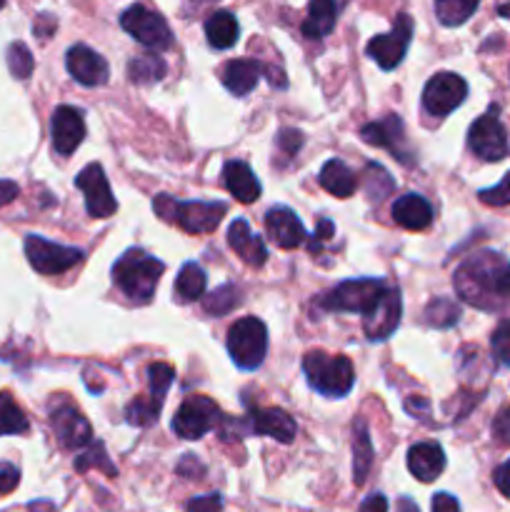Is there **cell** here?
Here are the masks:
<instances>
[{
	"label": "cell",
	"mask_w": 510,
	"mask_h": 512,
	"mask_svg": "<svg viewBox=\"0 0 510 512\" xmlns=\"http://www.w3.org/2000/svg\"><path fill=\"white\" fill-rule=\"evenodd\" d=\"M50 425H53L55 438L60 440V445L68 450L85 448V445L93 440V430H90V423L70 405H63V408L55 410L50 415Z\"/></svg>",
	"instance_id": "d6986e66"
},
{
	"label": "cell",
	"mask_w": 510,
	"mask_h": 512,
	"mask_svg": "<svg viewBox=\"0 0 510 512\" xmlns=\"http://www.w3.org/2000/svg\"><path fill=\"white\" fill-rule=\"evenodd\" d=\"M303 373L310 388L325 398H345L355 383L353 363L343 355H328L323 350L305 353Z\"/></svg>",
	"instance_id": "3957f363"
},
{
	"label": "cell",
	"mask_w": 510,
	"mask_h": 512,
	"mask_svg": "<svg viewBox=\"0 0 510 512\" xmlns=\"http://www.w3.org/2000/svg\"><path fill=\"white\" fill-rule=\"evenodd\" d=\"M493 480H495V488H498L505 498H510V460H505V463L495 470Z\"/></svg>",
	"instance_id": "681fc988"
},
{
	"label": "cell",
	"mask_w": 510,
	"mask_h": 512,
	"mask_svg": "<svg viewBox=\"0 0 510 512\" xmlns=\"http://www.w3.org/2000/svg\"><path fill=\"white\" fill-rule=\"evenodd\" d=\"M93 465H95V468H103L105 473L110 475V478H113V475H118V470H115L113 465H110V460L105 458V450H103V445H100V443H95L93 448L88 450V453L80 455V458L75 460V468H78L80 473H85V470L93 468Z\"/></svg>",
	"instance_id": "60d3db41"
},
{
	"label": "cell",
	"mask_w": 510,
	"mask_h": 512,
	"mask_svg": "<svg viewBox=\"0 0 510 512\" xmlns=\"http://www.w3.org/2000/svg\"><path fill=\"white\" fill-rule=\"evenodd\" d=\"M393 188L395 180L390 178L388 170L378 163H368V168H365V193H368V198L378 203L385 195L393 193Z\"/></svg>",
	"instance_id": "d590c367"
},
{
	"label": "cell",
	"mask_w": 510,
	"mask_h": 512,
	"mask_svg": "<svg viewBox=\"0 0 510 512\" xmlns=\"http://www.w3.org/2000/svg\"><path fill=\"white\" fill-rule=\"evenodd\" d=\"M228 243L250 268H263L265 260H268V248H265L263 240L250 230V225L245 220H235L228 230Z\"/></svg>",
	"instance_id": "603a6c76"
},
{
	"label": "cell",
	"mask_w": 510,
	"mask_h": 512,
	"mask_svg": "<svg viewBox=\"0 0 510 512\" xmlns=\"http://www.w3.org/2000/svg\"><path fill=\"white\" fill-rule=\"evenodd\" d=\"M360 138L368 145H375V148H388L400 163H410L408 150H405V128L398 115H388V118L378 120V123L363 125Z\"/></svg>",
	"instance_id": "ac0fdd59"
},
{
	"label": "cell",
	"mask_w": 510,
	"mask_h": 512,
	"mask_svg": "<svg viewBox=\"0 0 510 512\" xmlns=\"http://www.w3.org/2000/svg\"><path fill=\"white\" fill-rule=\"evenodd\" d=\"M260 75H263V63H258V60H230V63H225L220 80L230 93L243 98L258 85Z\"/></svg>",
	"instance_id": "d4e9b609"
},
{
	"label": "cell",
	"mask_w": 510,
	"mask_h": 512,
	"mask_svg": "<svg viewBox=\"0 0 510 512\" xmlns=\"http://www.w3.org/2000/svg\"><path fill=\"white\" fill-rule=\"evenodd\" d=\"M335 235V225L330 223V220H320L318 223V230H315V238L310 240V255L320 253V243H325V240H330Z\"/></svg>",
	"instance_id": "7dc6e473"
},
{
	"label": "cell",
	"mask_w": 510,
	"mask_h": 512,
	"mask_svg": "<svg viewBox=\"0 0 510 512\" xmlns=\"http://www.w3.org/2000/svg\"><path fill=\"white\" fill-rule=\"evenodd\" d=\"M300 145H303V133H300V130H293V128L280 130V135H278L280 153L288 155V158H293V155L300 150Z\"/></svg>",
	"instance_id": "7bdbcfd3"
},
{
	"label": "cell",
	"mask_w": 510,
	"mask_h": 512,
	"mask_svg": "<svg viewBox=\"0 0 510 512\" xmlns=\"http://www.w3.org/2000/svg\"><path fill=\"white\" fill-rule=\"evenodd\" d=\"M490 348H493L495 363L503 365V368H510V318L503 320V323L493 330Z\"/></svg>",
	"instance_id": "ab89813d"
},
{
	"label": "cell",
	"mask_w": 510,
	"mask_h": 512,
	"mask_svg": "<svg viewBox=\"0 0 510 512\" xmlns=\"http://www.w3.org/2000/svg\"><path fill=\"white\" fill-rule=\"evenodd\" d=\"M165 273V265L158 258L148 255L145 250L135 248L120 255L118 263L113 265V280L120 293L135 305H145L153 300L155 288H158L160 275Z\"/></svg>",
	"instance_id": "7a4b0ae2"
},
{
	"label": "cell",
	"mask_w": 510,
	"mask_h": 512,
	"mask_svg": "<svg viewBox=\"0 0 510 512\" xmlns=\"http://www.w3.org/2000/svg\"><path fill=\"white\" fill-rule=\"evenodd\" d=\"M468 95V83L458 73H438L425 83L423 108L433 118H445L458 105H463Z\"/></svg>",
	"instance_id": "8fae6325"
},
{
	"label": "cell",
	"mask_w": 510,
	"mask_h": 512,
	"mask_svg": "<svg viewBox=\"0 0 510 512\" xmlns=\"http://www.w3.org/2000/svg\"><path fill=\"white\" fill-rule=\"evenodd\" d=\"M218 405L213 403L205 395H190L183 405L178 408L173 418V430L175 435H180L183 440H198L203 438L208 430L215 428L218 423Z\"/></svg>",
	"instance_id": "7c38bea8"
},
{
	"label": "cell",
	"mask_w": 510,
	"mask_h": 512,
	"mask_svg": "<svg viewBox=\"0 0 510 512\" xmlns=\"http://www.w3.org/2000/svg\"><path fill=\"white\" fill-rule=\"evenodd\" d=\"M20 470L15 465H0V495H8L18 488Z\"/></svg>",
	"instance_id": "bcb514c9"
},
{
	"label": "cell",
	"mask_w": 510,
	"mask_h": 512,
	"mask_svg": "<svg viewBox=\"0 0 510 512\" xmlns=\"http://www.w3.org/2000/svg\"><path fill=\"white\" fill-rule=\"evenodd\" d=\"M165 73H168V65H165V60L155 53L138 55V58H133L128 63V78L130 83L135 85L158 83V80L165 78Z\"/></svg>",
	"instance_id": "4dcf8cb0"
},
{
	"label": "cell",
	"mask_w": 510,
	"mask_h": 512,
	"mask_svg": "<svg viewBox=\"0 0 510 512\" xmlns=\"http://www.w3.org/2000/svg\"><path fill=\"white\" fill-rule=\"evenodd\" d=\"M373 443H370L368 425L365 420H358L353 428V480L355 485H363L373 465Z\"/></svg>",
	"instance_id": "f1b7e54d"
},
{
	"label": "cell",
	"mask_w": 510,
	"mask_h": 512,
	"mask_svg": "<svg viewBox=\"0 0 510 512\" xmlns=\"http://www.w3.org/2000/svg\"><path fill=\"white\" fill-rule=\"evenodd\" d=\"M120 25L125 33L133 35L140 45L150 50H165L173 45V33L160 13L150 10L148 5H133L120 15Z\"/></svg>",
	"instance_id": "8992f818"
},
{
	"label": "cell",
	"mask_w": 510,
	"mask_h": 512,
	"mask_svg": "<svg viewBox=\"0 0 510 512\" xmlns=\"http://www.w3.org/2000/svg\"><path fill=\"white\" fill-rule=\"evenodd\" d=\"M75 185L83 190L85 195V208H88L90 218H110V215L118 210V200L113 198V190H110L108 178H105L103 168L98 163H90L80 170V175L75 178Z\"/></svg>",
	"instance_id": "5bb4252c"
},
{
	"label": "cell",
	"mask_w": 510,
	"mask_h": 512,
	"mask_svg": "<svg viewBox=\"0 0 510 512\" xmlns=\"http://www.w3.org/2000/svg\"><path fill=\"white\" fill-rule=\"evenodd\" d=\"M240 303H243V298H240V288H235V285H220L210 295H203L205 313L215 315V318L233 313Z\"/></svg>",
	"instance_id": "1f68e13d"
},
{
	"label": "cell",
	"mask_w": 510,
	"mask_h": 512,
	"mask_svg": "<svg viewBox=\"0 0 510 512\" xmlns=\"http://www.w3.org/2000/svg\"><path fill=\"white\" fill-rule=\"evenodd\" d=\"M160 410H163V405L155 403L153 398H138L125 408V420L135 425V428H148V425L158 420Z\"/></svg>",
	"instance_id": "74e56055"
},
{
	"label": "cell",
	"mask_w": 510,
	"mask_h": 512,
	"mask_svg": "<svg viewBox=\"0 0 510 512\" xmlns=\"http://www.w3.org/2000/svg\"><path fill=\"white\" fill-rule=\"evenodd\" d=\"M500 15H503V18H510V3H505V5H500V10H498Z\"/></svg>",
	"instance_id": "9f6ffc18"
},
{
	"label": "cell",
	"mask_w": 510,
	"mask_h": 512,
	"mask_svg": "<svg viewBox=\"0 0 510 512\" xmlns=\"http://www.w3.org/2000/svg\"><path fill=\"white\" fill-rule=\"evenodd\" d=\"M360 512H388V500L380 493L368 495V498L363 500V505H360Z\"/></svg>",
	"instance_id": "816d5d0a"
},
{
	"label": "cell",
	"mask_w": 510,
	"mask_h": 512,
	"mask_svg": "<svg viewBox=\"0 0 510 512\" xmlns=\"http://www.w3.org/2000/svg\"><path fill=\"white\" fill-rule=\"evenodd\" d=\"M205 288H208L205 270L198 263H185L175 278V295L180 303H193V300L203 298Z\"/></svg>",
	"instance_id": "f546056e"
},
{
	"label": "cell",
	"mask_w": 510,
	"mask_h": 512,
	"mask_svg": "<svg viewBox=\"0 0 510 512\" xmlns=\"http://www.w3.org/2000/svg\"><path fill=\"white\" fill-rule=\"evenodd\" d=\"M178 473L183 475V478H203L205 468L193 458V455H185L178 465Z\"/></svg>",
	"instance_id": "c3c4849f"
},
{
	"label": "cell",
	"mask_w": 510,
	"mask_h": 512,
	"mask_svg": "<svg viewBox=\"0 0 510 512\" xmlns=\"http://www.w3.org/2000/svg\"><path fill=\"white\" fill-rule=\"evenodd\" d=\"M455 293L460 300L485 313L510 310V260L493 250L468 255L455 268Z\"/></svg>",
	"instance_id": "6da1fadb"
},
{
	"label": "cell",
	"mask_w": 510,
	"mask_h": 512,
	"mask_svg": "<svg viewBox=\"0 0 510 512\" xmlns=\"http://www.w3.org/2000/svg\"><path fill=\"white\" fill-rule=\"evenodd\" d=\"M468 145L478 158L488 160V163H498L508 155V133H505V125L500 123L495 105L470 125Z\"/></svg>",
	"instance_id": "52a82bcc"
},
{
	"label": "cell",
	"mask_w": 510,
	"mask_h": 512,
	"mask_svg": "<svg viewBox=\"0 0 510 512\" xmlns=\"http://www.w3.org/2000/svg\"><path fill=\"white\" fill-rule=\"evenodd\" d=\"M175 380V370L165 363H153L148 365V398H153L155 403L163 405L165 403V395H168L170 385Z\"/></svg>",
	"instance_id": "8d00e7d4"
},
{
	"label": "cell",
	"mask_w": 510,
	"mask_h": 512,
	"mask_svg": "<svg viewBox=\"0 0 510 512\" xmlns=\"http://www.w3.org/2000/svg\"><path fill=\"white\" fill-rule=\"evenodd\" d=\"M410 38H413V20H410V15H398L393 30H388L383 35H375L365 50H368V55L380 68L393 70L403 63Z\"/></svg>",
	"instance_id": "4fadbf2b"
},
{
	"label": "cell",
	"mask_w": 510,
	"mask_h": 512,
	"mask_svg": "<svg viewBox=\"0 0 510 512\" xmlns=\"http://www.w3.org/2000/svg\"><path fill=\"white\" fill-rule=\"evenodd\" d=\"M18 193H20V188L13 183V180H0V208L8 203H13V200L18 198Z\"/></svg>",
	"instance_id": "f5cc1de1"
},
{
	"label": "cell",
	"mask_w": 510,
	"mask_h": 512,
	"mask_svg": "<svg viewBox=\"0 0 510 512\" xmlns=\"http://www.w3.org/2000/svg\"><path fill=\"white\" fill-rule=\"evenodd\" d=\"M240 35V25L235 20L233 13L228 10H215L208 20H205V38L213 48L218 50H228L238 43Z\"/></svg>",
	"instance_id": "83f0119b"
},
{
	"label": "cell",
	"mask_w": 510,
	"mask_h": 512,
	"mask_svg": "<svg viewBox=\"0 0 510 512\" xmlns=\"http://www.w3.org/2000/svg\"><path fill=\"white\" fill-rule=\"evenodd\" d=\"M320 188L328 190L335 198H350L358 188V180H355V173L343 163V160H328L323 165L318 175Z\"/></svg>",
	"instance_id": "4316f807"
},
{
	"label": "cell",
	"mask_w": 510,
	"mask_h": 512,
	"mask_svg": "<svg viewBox=\"0 0 510 512\" xmlns=\"http://www.w3.org/2000/svg\"><path fill=\"white\" fill-rule=\"evenodd\" d=\"M480 200L485 205H493V208H503V205H510V173L500 180L495 188L480 190Z\"/></svg>",
	"instance_id": "b9f144b4"
},
{
	"label": "cell",
	"mask_w": 510,
	"mask_h": 512,
	"mask_svg": "<svg viewBox=\"0 0 510 512\" xmlns=\"http://www.w3.org/2000/svg\"><path fill=\"white\" fill-rule=\"evenodd\" d=\"M55 28V20L50 18V15H38V23H35V35H38V38H48V33L50 30Z\"/></svg>",
	"instance_id": "db71d44e"
},
{
	"label": "cell",
	"mask_w": 510,
	"mask_h": 512,
	"mask_svg": "<svg viewBox=\"0 0 510 512\" xmlns=\"http://www.w3.org/2000/svg\"><path fill=\"white\" fill-rule=\"evenodd\" d=\"M385 288L383 280L375 278H358V280H345V283L335 285L328 295L323 298V308L335 310V313H365L380 290Z\"/></svg>",
	"instance_id": "30bf717a"
},
{
	"label": "cell",
	"mask_w": 510,
	"mask_h": 512,
	"mask_svg": "<svg viewBox=\"0 0 510 512\" xmlns=\"http://www.w3.org/2000/svg\"><path fill=\"white\" fill-rule=\"evenodd\" d=\"M408 470L420 483H433L445 470V453L438 443H418L408 450Z\"/></svg>",
	"instance_id": "44dd1931"
},
{
	"label": "cell",
	"mask_w": 510,
	"mask_h": 512,
	"mask_svg": "<svg viewBox=\"0 0 510 512\" xmlns=\"http://www.w3.org/2000/svg\"><path fill=\"white\" fill-rule=\"evenodd\" d=\"M400 315H403V303H400L398 288L385 285V288L380 290L378 298H375V303L363 313L365 338H368L370 343L388 340L390 335L395 333V328L400 325Z\"/></svg>",
	"instance_id": "ba28073f"
},
{
	"label": "cell",
	"mask_w": 510,
	"mask_h": 512,
	"mask_svg": "<svg viewBox=\"0 0 510 512\" xmlns=\"http://www.w3.org/2000/svg\"><path fill=\"white\" fill-rule=\"evenodd\" d=\"M265 233L278 248L293 250L305 240V228L288 205H273L265 213Z\"/></svg>",
	"instance_id": "e0dca14e"
},
{
	"label": "cell",
	"mask_w": 510,
	"mask_h": 512,
	"mask_svg": "<svg viewBox=\"0 0 510 512\" xmlns=\"http://www.w3.org/2000/svg\"><path fill=\"white\" fill-rule=\"evenodd\" d=\"M153 210L165 220V223L178 225L185 233H213L220 225L223 215L228 213L225 203H195V200H175L170 195H158Z\"/></svg>",
	"instance_id": "277c9868"
},
{
	"label": "cell",
	"mask_w": 510,
	"mask_h": 512,
	"mask_svg": "<svg viewBox=\"0 0 510 512\" xmlns=\"http://www.w3.org/2000/svg\"><path fill=\"white\" fill-rule=\"evenodd\" d=\"M248 425L253 433L265 435V438H273L283 445L293 443L295 433H298L295 420L280 408H253L248 415Z\"/></svg>",
	"instance_id": "ffe728a7"
},
{
	"label": "cell",
	"mask_w": 510,
	"mask_h": 512,
	"mask_svg": "<svg viewBox=\"0 0 510 512\" xmlns=\"http://www.w3.org/2000/svg\"><path fill=\"white\" fill-rule=\"evenodd\" d=\"M220 508H223V498H220L218 493L193 498L188 503V512H220Z\"/></svg>",
	"instance_id": "ee69618b"
},
{
	"label": "cell",
	"mask_w": 510,
	"mask_h": 512,
	"mask_svg": "<svg viewBox=\"0 0 510 512\" xmlns=\"http://www.w3.org/2000/svg\"><path fill=\"white\" fill-rule=\"evenodd\" d=\"M50 130H53L55 153L73 155L85 138L83 113H80L78 108H70V105H60V108H55Z\"/></svg>",
	"instance_id": "9a60e30c"
},
{
	"label": "cell",
	"mask_w": 510,
	"mask_h": 512,
	"mask_svg": "<svg viewBox=\"0 0 510 512\" xmlns=\"http://www.w3.org/2000/svg\"><path fill=\"white\" fill-rule=\"evenodd\" d=\"M493 438L500 445H510V408L500 410L498 418L493 420Z\"/></svg>",
	"instance_id": "f6af8a7d"
},
{
	"label": "cell",
	"mask_w": 510,
	"mask_h": 512,
	"mask_svg": "<svg viewBox=\"0 0 510 512\" xmlns=\"http://www.w3.org/2000/svg\"><path fill=\"white\" fill-rule=\"evenodd\" d=\"M30 423L20 405L10 398V393H0V435L28 433Z\"/></svg>",
	"instance_id": "d6a6232c"
},
{
	"label": "cell",
	"mask_w": 510,
	"mask_h": 512,
	"mask_svg": "<svg viewBox=\"0 0 510 512\" xmlns=\"http://www.w3.org/2000/svg\"><path fill=\"white\" fill-rule=\"evenodd\" d=\"M460 308L455 300L448 298H435L430 300L428 308H425V323L433 325V328H450V325L458 323Z\"/></svg>",
	"instance_id": "e575fe53"
},
{
	"label": "cell",
	"mask_w": 510,
	"mask_h": 512,
	"mask_svg": "<svg viewBox=\"0 0 510 512\" xmlns=\"http://www.w3.org/2000/svg\"><path fill=\"white\" fill-rule=\"evenodd\" d=\"M395 512H420V510L410 498H400L398 505H395Z\"/></svg>",
	"instance_id": "11a10c76"
},
{
	"label": "cell",
	"mask_w": 510,
	"mask_h": 512,
	"mask_svg": "<svg viewBox=\"0 0 510 512\" xmlns=\"http://www.w3.org/2000/svg\"><path fill=\"white\" fill-rule=\"evenodd\" d=\"M335 20H338V3L335 0H310L303 35L310 40L325 38L335 28Z\"/></svg>",
	"instance_id": "484cf974"
},
{
	"label": "cell",
	"mask_w": 510,
	"mask_h": 512,
	"mask_svg": "<svg viewBox=\"0 0 510 512\" xmlns=\"http://www.w3.org/2000/svg\"><path fill=\"white\" fill-rule=\"evenodd\" d=\"M8 68H10V75L18 80H28L30 73H33V55H30V50L25 48V43H13L8 48Z\"/></svg>",
	"instance_id": "f35d334b"
},
{
	"label": "cell",
	"mask_w": 510,
	"mask_h": 512,
	"mask_svg": "<svg viewBox=\"0 0 510 512\" xmlns=\"http://www.w3.org/2000/svg\"><path fill=\"white\" fill-rule=\"evenodd\" d=\"M3 5H5V0H0V8H3Z\"/></svg>",
	"instance_id": "6f0895ef"
},
{
	"label": "cell",
	"mask_w": 510,
	"mask_h": 512,
	"mask_svg": "<svg viewBox=\"0 0 510 512\" xmlns=\"http://www.w3.org/2000/svg\"><path fill=\"white\" fill-rule=\"evenodd\" d=\"M433 512H460V503L450 493H438L433 498Z\"/></svg>",
	"instance_id": "f907efd6"
},
{
	"label": "cell",
	"mask_w": 510,
	"mask_h": 512,
	"mask_svg": "<svg viewBox=\"0 0 510 512\" xmlns=\"http://www.w3.org/2000/svg\"><path fill=\"white\" fill-rule=\"evenodd\" d=\"M228 353L240 370H255L268 353V330L263 320L240 318L228 333Z\"/></svg>",
	"instance_id": "5b68a950"
},
{
	"label": "cell",
	"mask_w": 510,
	"mask_h": 512,
	"mask_svg": "<svg viewBox=\"0 0 510 512\" xmlns=\"http://www.w3.org/2000/svg\"><path fill=\"white\" fill-rule=\"evenodd\" d=\"M393 220L400 228L420 233V230H425L433 223V208H430V203L423 195L405 193L393 203Z\"/></svg>",
	"instance_id": "7402d4cb"
},
{
	"label": "cell",
	"mask_w": 510,
	"mask_h": 512,
	"mask_svg": "<svg viewBox=\"0 0 510 512\" xmlns=\"http://www.w3.org/2000/svg\"><path fill=\"white\" fill-rule=\"evenodd\" d=\"M25 255H28V263L40 275H60L83 260V250L50 243V240L40 238V235H28L25 238Z\"/></svg>",
	"instance_id": "9c48e42d"
},
{
	"label": "cell",
	"mask_w": 510,
	"mask_h": 512,
	"mask_svg": "<svg viewBox=\"0 0 510 512\" xmlns=\"http://www.w3.org/2000/svg\"><path fill=\"white\" fill-rule=\"evenodd\" d=\"M223 183L230 190V195H235V200H240V203H255L260 198V190H263L250 165L243 163V160L225 163Z\"/></svg>",
	"instance_id": "cb8c5ba5"
},
{
	"label": "cell",
	"mask_w": 510,
	"mask_h": 512,
	"mask_svg": "<svg viewBox=\"0 0 510 512\" xmlns=\"http://www.w3.org/2000/svg\"><path fill=\"white\" fill-rule=\"evenodd\" d=\"M478 3L480 0H435V15L443 25L455 28V25H463L475 13Z\"/></svg>",
	"instance_id": "836d02e7"
},
{
	"label": "cell",
	"mask_w": 510,
	"mask_h": 512,
	"mask_svg": "<svg viewBox=\"0 0 510 512\" xmlns=\"http://www.w3.org/2000/svg\"><path fill=\"white\" fill-rule=\"evenodd\" d=\"M65 68L80 85H88V88L103 85L110 75V68L103 55H98L88 45H73L68 55H65Z\"/></svg>",
	"instance_id": "2e32d148"
}]
</instances>
